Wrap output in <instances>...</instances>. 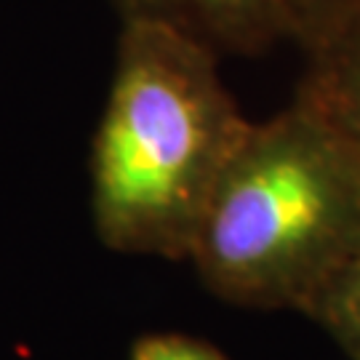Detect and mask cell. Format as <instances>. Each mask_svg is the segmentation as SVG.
Wrapping results in <instances>:
<instances>
[{"mask_svg":"<svg viewBox=\"0 0 360 360\" xmlns=\"http://www.w3.org/2000/svg\"><path fill=\"white\" fill-rule=\"evenodd\" d=\"M360 11V0H285V40L302 51Z\"/></svg>","mask_w":360,"mask_h":360,"instance_id":"6","label":"cell"},{"mask_svg":"<svg viewBox=\"0 0 360 360\" xmlns=\"http://www.w3.org/2000/svg\"><path fill=\"white\" fill-rule=\"evenodd\" d=\"M307 318L318 323L349 360H360V257L315 299Z\"/></svg>","mask_w":360,"mask_h":360,"instance_id":"5","label":"cell"},{"mask_svg":"<svg viewBox=\"0 0 360 360\" xmlns=\"http://www.w3.org/2000/svg\"><path fill=\"white\" fill-rule=\"evenodd\" d=\"M120 19L166 22L221 53H262L285 40V0H112Z\"/></svg>","mask_w":360,"mask_h":360,"instance_id":"3","label":"cell"},{"mask_svg":"<svg viewBox=\"0 0 360 360\" xmlns=\"http://www.w3.org/2000/svg\"><path fill=\"white\" fill-rule=\"evenodd\" d=\"M360 257V150L304 99L251 129L187 262L219 299L304 312Z\"/></svg>","mask_w":360,"mask_h":360,"instance_id":"2","label":"cell"},{"mask_svg":"<svg viewBox=\"0 0 360 360\" xmlns=\"http://www.w3.org/2000/svg\"><path fill=\"white\" fill-rule=\"evenodd\" d=\"M296 96L336 123L360 150V11L304 51Z\"/></svg>","mask_w":360,"mask_h":360,"instance_id":"4","label":"cell"},{"mask_svg":"<svg viewBox=\"0 0 360 360\" xmlns=\"http://www.w3.org/2000/svg\"><path fill=\"white\" fill-rule=\"evenodd\" d=\"M129 360H230L217 345L179 331H160L134 339Z\"/></svg>","mask_w":360,"mask_h":360,"instance_id":"7","label":"cell"},{"mask_svg":"<svg viewBox=\"0 0 360 360\" xmlns=\"http://www.w3.org/2000/svg\"><path fill=\"white\" fill-rule=\"evenodd\" d=\"M248 129L208 43L166 22L120 19L89 160L91 219L104 248L187 262Z\"/></svg>","mask_w":360,"mask_h":360,"instance_id":"1","label":"cell"}]
</instances>
